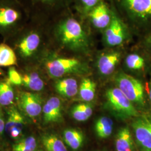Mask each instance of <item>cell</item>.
I'll return each instance as SVG.
<instances>
[{
	"mask_svg": "<svg viewBox=\"0 0 151 151\" xmlns=\"http://www.w3.org/2000/svg\"><path fill=\"white\" fill-rule=\"evenodd\" d=\"M25 9L30 20L48 22L66 9L72 0H19Z\"/></svg>",
	"mask_w": 151,
	"mask_h": 151,
	"instance_id": "cell-5",
	"label": "cell"
},
{
	"mask_svg": "<svg viewBox=\"0 0 151 151\" xmlns=\"http://www.w3.org/2000/svg\"><path fill=\"white\" fill-rule=\"evenodd\" d=\"M47 29L51 50L57 54L76 53L88 48L86 34L70 8L48 22Z\"/></svg>",
	"mask_w": 151,
	"mask_h": 151,
	"instance_id": "cell-2",
	"label": "cell"
},
{
	"mask_svg": "<svg viewBox=\"0 0 151 151\" xmlns=\"http://www.w3.org/2000/svg\"><path fill=\"white\" fill-rule=\"evenodd\" d=\"M37 148V142L33 136L20 139L12 147L14 151H35Z\"/></svg>",
	"mask_w": 151,
	"mask_h": 151,
	"instance_id": "cell-27",
	"label": "cell"
},
{
	"mask_svg": "<svg viewBox=\"0 0 151 151\" xmlns=\"http://www.w3.org/2000/svg\"><path fill=\"white\" fill-rule=\"evenodd\" d=\"M63 139L65 143L73 150L76 151L81 147L83 142V135L80 130L68 129L63 132Z\"/></svg>",
	"mask_w": 151,
	"mask_h": 151,
	"instance_id": "cell-21",
	"label": "cell"
},
{
	"mask_svg": "<svg viewBox=\"0 0 151 151\" xmlns=\"http://www.w3.org/2000/svg\"><path fill=\"white\" fill-rule=\"evenodd\" d=\"M18 69L22 75L21 88L27 91L42 93L45 89V76H48L40 65L18 68Z\"/></svg>",
	"mask_w": 151,
	"mask_h": 151,
	"instance_id": "cell-10",
	"label": "cell"
},
{
	"mask_svg": "<svg viewBox=\"0 0 151 151\" xmlns=\"http://www.w3.org/2000/svg\"><path fill=\"white\" fill-rule=\"evenodd\" d=\"M120 19L113 9L111 20L105 32L106 43L110 46L119 45L125 39V30Z\"/></svg>",
	"mask_w": 151,
	"mask_h": 151,
	"instance_id": "cell-14",
	"label": "cell"
},
{
	"mask_svg": "<svg viewBox=\"0 0 151 151\" xmlns=\"http://www.w3.org/2000/svg\"><path fill=\"white\" fill-rule=\"evenodd\" d=\"M40 66L52 80L80 74L86 70V65L80 60L57 54L53 51L44 58Z\"/></svg>",
	"mask_w": 151,
	"mask_h": 151,
	"instance_id": "cell-4",
	"label": "cell"
},
{
	"mask_svg": "<svg viewBox=\"0 0 151 151\" xmlns=\"http://www.w3.org/2000/svg\"><path fill=\"white\" fill-rule=\"evenodd\" d=\"M7 77L6 71L4 70L1 67H0V78H4Z\"/></svg>",
	"mask_w": 151,
	"mask_h": 151,
	"instance_id": "cell-32",
	"label": "cell"
},
{
	"mask_svg": "<svg viewBox=\"0 0 151 151\" xmlns=\"http://www.w3.org/2000/svg\"><path fill=\"white\" fill-rule=\"evenodd\" d=\"M5 43L14 50L18 68L39 65L52 51L47 22L30 19L19 32Z\"/></svg>",
	"mask_w": 151,
	"mask_h": 151,
	"instance_id": "cell-1",
	"label": "cell"
},
{
	"mask_svg": "<svg viewBox=\"0 0 151 151\" xmlns=\"http://www.w3.org/2000/svg\"><path fill=\"white\" fill-rule=\"evenodd\" d=\"M16 92V105L24 115L34 119L41 114L44 99L41 93L30 91L21 87Z\"/></svg>",
	"mask_w": 151,
	"mask_h": 151,
	"instance_id": "cell-8",
	"label": "cell"
},
{
	"mask_svg": "<svg viewBox=\"0 0 151 151\" xmlns=\"http://www.w3.org/2000/svg\"><path fill=\"white\" fill-rule=\"evenodd\" d=\"M105 0H72L75 4L76 9L80 12L85 15L93 8Z\"/></svg>",
	"mask_w": 151,
	"mask_h": 151,
	"instance_id": "cell-28",
	"label": "cell"
},
{
	"mask_svg": "<svg viewBox=\"0 0 151 151\" xmlns=\"http://www.w3.org/2000/svg\"><path fill=\"white\" fill-rule=\"evenodd\" d=\"M108 105L114 111L125 118H136L139 113L134 104L119 88L109 89L106 92Z\"/></svg>",
	"mask_w": 151,
	"mask_h": 151,
	"instance_id": "cell-9",
	"label": "cell"
},
{
	"mask_svg": "<svg viewBox=\"0 0 151 151\" xmlns=\"http://www.w3.org/2000/svg\"><path fill=\"white\" fill-rule=\"evenodd\" d=\"M53 80L54 90L61 97L70 99L78 92L77 81L73 77L67 76Z\"/></svg>",
	"mask_w": 151,
	"mask_h": 151,
	"instance_id": "cell-16",
	"label": "cell"
},
{
	"mask_svg": "<svg viewBox=\"0 0 151 151\" xmlns=\"http://www.w3.org/2000/svg\"><path fill=\"white\" fill-rule=\"evenodd\" d=\"M148 87H149V99L151 105V77L150 81L149 82V85H148Z\"/></svg>",
	"mask_w": 151,
	"mask_h": 151,
	"instance_id": "cell-33",
	"label": "cell"
},
{
	"mask_svg": "<svg viewBox=\"0 0 151 151\" xmlns=\"http://www.w3.org/2000/svg\"><path fill=\"white\" fill-rule=\"evenodd\" d=\"M113 10L111 6L105 0L89 11L87 15L95 27L104 29L108 27L111 22Z\"/></svg>",
	"mask_w": 151,
	"mask_h": 151,
	"instance_id": "cell-13",
	"label": "cell"
},
{
	"mask_svg": "<svg viewBox=\"0 0 151 151\" xmlns=\"http://www.w3.org/2000/svg\"><path fill=\"white\" fill-rule=\"evenodd\" d=\"M120 54L118 52H113L104 54L101 56L97 62V67L100 72L103 75H109L115 70L119 63Z\"/></svg>",
	"mask_w": 151,
	"mask_h": 151,
	"instance_id": "cell-18",
	"label": "cell"
},
{
	"mask_svg": "<svg viewBox=\"0 0 151 151\" xmlns=\"http://www.w3.org/2000/svg\"><path fill=\"white\" fill-rule=\"evenodd\" d=\"M132 128L141 151H151V117H136L132 123Z\"/></svg>",
	"mask_w": 151,
	"mask_h": 151,
	"instance_id": "cell-11",
	"label": "cell"
},
{
	"mask_svg": "<svg viewBox=\"0 0 151 151\" xmlns=\"http://www.w3.org/2000/svg\"><path fill=\"white\" fill-rule=\"evenodd\" d=\"M118 88L123 92L134 105L140 108L146 105L145 88L139 80L125 73H120L115 78Z\"/></svg>",
	"mask_w": 151,
	"mask_h": 151,
	"instance_id": "cell-7",
	"label": "cell"
},
{
	"mask_svg": "<svg viewBox=\"0 0 151 151\" xmlns=\"http://www.w3.org/2000/svg\"><path fill=\"white\" fill-rule=\"evenodd\" d=\"M15 65L18 67V60L14 50L5 42L0 43V67Z\"/></svg>",
	"mask_w": 151,
	"mask_h": 151,
	"instance_id": "cell-20",
	"label": "cell"
},
{
	"mask_svg": "<svg viewBox=\"0 0 151 151\" xmlns=\"http://www.w3.org/2000/svg\"><path fill=\"white\" fill-rule=\"evenodd\" d=\"M6 73L8 80L14 86L22 87V75L16 66L13 65L8 67Z\"/></svg>",
	"mask_w": 151,
	"mask_h": 151,
	"instance_id": "cell-29",
	"label": "cell"
},
{
	"mask_svg": "<svg viewBox=\"0 0 151 151\" xmlns=\"http://www.w3.org/2000/svg\"><path fill=\"white\" fill-rule=\"evenodd\" d=\"M95 128L99 138H106L110 137L113 132V122L110 118L103 116L96 121Z\"/></svg>",
	"mask_w": 151,
	"mask_h": 151,
	"instance_id": "cell-23",
	"label": "cell"
},
{
	"mask_svg": "<svg viewBox=\"0 0 151 151\" xmlns=\"http://www.w3.org/2000/svg\"><path fill=\"white\" fill-rule=\"evenodd\" d=\"M96 83L90 78H85L81 82L78 89L79 96L84 101H92L95 96Z\"/></svg>",
	"mask_w": 151,
	"mask_h": 151,
	"instance_id": "cell-22",
	"label": "cell"
},
{
	"mask_svg": "<svg viewBox=\"0 0 151 151\" xmlns=\"http://www.w3.org/2000/svg\"><path fill=\"white\" fill-rule=\"evenodd\" d=\"M126 65L130 70L135 71L145 70L146 60L140 54L132 53L127 56L125 60Z\"/></svg>",
	"mask_w": 151,
	"mask_h": 151,
	"instance_id": "cell-26",
	"label": "cell"
},
{
	"mask_svg": "<svg viewBox=\"0 0 151 151\" xmlns=\"http://www.w3.org/2000/svg\"><path fill=\"white\" fill-rule=\"evenodd\" d=\"M7 77L0 78V106L9 107L16 104V92Z\"/></svg>",
	"mask_w": 151,
	"mask_h": 151,
	"instance_id": "cell-17",
	"label": "cell"
},
{
	"mask_svg": "<svg viewBox=\"0 0 151 151\" xmlns=\"http://www.w3.org/2000/svg\"><path fill=\"white\" fill-rule=\"evenodd\" d=\"M133 140L128 127L123 128L119 130L115 139L116 151H132Z\"/></svg>",
	"mask_w": 151,
	"mask_h": 151,
	"instance_id": "cell-19",
	"label": "cell"
},
{
	"mask_svg": "<svg viewBox=\"0 0 151 151\" xmlns=\"http://www.w3.org/2000/svg\"><path fill=\"white\" fill-rule=\"evenodd\" d=\"M5 129V121L4 119L2 107L0 106V135H2Z\"/></svg>",
	"mask_w": 151,
	"mask_h": 151,
	"instance_id": "cell-30",
	"label": "cell"
},
{
	"mask_svg": "<svg viewBox=\"0 0 151 151\" xmlns=\"http://www.w3.org/2000/svg\"></svg>",
	"mask_w": 151,
	"mask_h": 151,
	"instance_id": "cell-34",
	"label": "cell"
},
{
	"mask_svg": "<svg viewBox=\"0 0 151 151\" xmlns=\"http://www.w3.org/2000/svg\"><path fill=\"white\" fill-rule=\"evenodd\" d=\"M143 44L147 50L151 53V32L148 34L145 39Z\"/></svg>",
	"mask_w": 151,
	"mask_h": 151,
	"instance_id": "cell-31",
	"label": "cell"
},
{
	"mask_svg": "<svg viewBox=\"0 0 151 151\" xmlns=\"http://www.w3.org/2000/svg\"><path fill=\"white\" fill-rule=\"evenodd\" d=\"M62 102L60 97L52 96L44 103L42 113L46 123H58L62 120Z\"/></svg>",
	"mask_w": 151,
	"mask_h": 151,
	"instance_id": "cell-15",
	"label": "cell"
},
{
	"mask_svg": "<svg viewBox=\"0 0 151 151\" xmlns=\"http://www.w3.org/2000/svg\"><path fill=\"white\" fill-rule=\"evenodd\" d=\"M30 17L19 0H0V35L5 42L24 27Z\"/></svg>",
	"mask_w": 151,
	"mask_h": 151,
	"instance_id": "cell-3",
	"label": "cell"
},
{
	"mask_svg": "<svg viewBox=\"0 0 151 151\" xmlns=\"http://www.w3.org/2000/svg\"><path fill=\"white\" fill-rule=\"evenodd\" d=\"M92 107L89 104H80L71 109V115L78 122H85L91 116Z\"/></svg>",
	"mask_w": 151,
	"mask_h": 151,
	"instance_id": "cell-24",
	"label": "cell"
},
{
	"mask_svg": "<svg viewBox=\"0 0 151 151\" xmlns=\"http://www.w3.org/2000/svg\"><path fill=\"white\" fill-rule=\"evenodd\" d=\"M7 115L6 132L11 138L18 139L22 137L24 129V116L16 104L7 108Z\"/></svg>",
	"mask_w": 151,
	"mask_h": 151,
	"instance_id": "cell-12",
	"label": "cell"
},
{
	"mask_svg": "<svg viewBox=\"0 0 151 151\" xmlns=\"http://www.w3.org/2000/svg\"><path fill=\"white\" fill-rule=\"evenodd\" d=\"M115 1L119 9L139 27H151V0Z\"/></svg>",
	"mask_w": 151,
	"mask_h": 151,
	"instance_id": "cell-6",
	"label": "cell"
},
{
	"mask_svg": "<svg viewBox=\"0 0 151 151\" xmlns=\"http://www.w3.org/2000/svg\"><path fill=\"white\" fill-rule=\"evenodd\" d=\"M42 143L47 151H67L62 140L54 134H45L42 137Z\"/></svg>",
	"mask_w": 151,
	"mask_h": 151,
	"instance_id": "cell-25",
	"label": "cell"
}]
</instances>
